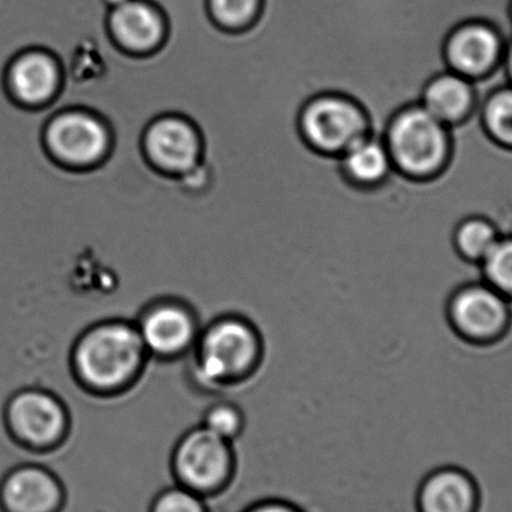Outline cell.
I'll return each mask as SVG.
<instances>
[{
	"instance_id": "d6986e66",
	"label": "cell",
	"mask_w": 512,
	"mask_h": 512,
	"mask_svg": "<svg viewBox=\"0 0 512 512\" xmlns=\"http://www.w3.org/2000/svg\"><path fill=\"white\" fill-rule=\"evenodd\" d=\"M481 120L493 143L512 149V86L496 90L486 99Z\"/></svg>"
},
{
	"instance_id": "7402d4cb",
	"label": "cell",
	"mask_w": 512,
	"mask_h": 512,
	"mask_svg": "<svg viewBox=\"0 0 512 512\" xmlns=\"http://www.w3.org/2000/svg\"><path fill=\"white\" fill-rule=\"evenodd\" d=\"M259 8L261 0H209L213 20L230 30L251 26L258 17Z\"/></svg>"
},
{
	"instance_id": "8fae6325",
	"label": "cell",
	"mask_w": 512,
	"mask_h": 512,
	"mask_svg": "<svg viewBox=\"0 0 512 512\" xmlns=\"http://www.w3.org/2000/svg\"><path fill=\"white\" fill-rule=\"evenodd\" d=\"M137 330L146 351L161 358L185 354L198 334L194 315L177 303H159L147 310Z\"/></svg>"
},
{
	"instance_id": "9c48e42d",
	"label": "cell",
	"mask_w": 512,
	"mask_h": 512,
	"mask_svg": "<svg viewBox=\"0 0 512 512\" xmlns=\"http://www.w3.org/2000/svg\"><path fill=\"white\" fill-rule=\"evenodd\" d=\"M65 489L53 472L26 465L9 472L0 483L3 512H60Z\"/></svg>"
},
{
	"instance_id": "52a82bcc",
	"label": "cell",
	"mask_w": 512,
	"mask_h": 512,
	"mask_svg": "<svg viewBox=\"0 0 512 512\" xmlns=\"http://www.w3.org/2000/svg\"><path fill=\"white\" fill-rule=\"evenodd\" d=\"M147 161L170 176L185 177L201 165V137L194 122L179 113H162L150 122L143 138Z\"/></svg>"
},
{
	"instance_id": "5bb4252c",
	"label": "cell",
	"mask_w": 512,
	"mask_h": 512,
	"mask_svg": "<svg viewBox=\"0 0 512 512\" xmlns=\"http://www.w3.org/2000/svg\"><path fill=\"white\" fill-rule=\"evenodd\" d=\"M417 505L420 512H477L480 492L468 472L436 469L421 483Z\"/></svg>"
},
{
	"instance_id": "3957f363",
	"label": "cell",
	"mask_w": 512,
	"mask_h": 512,
	"mask_svg": "<svg viewBox=\"0 0 512 512\" xmlns=\"http://www.w3.org/2000/svg\"><path fill=\"white\" fill-rule=\"evenodd\" d=\"M170 469L174 484L209 501L233 486L239 460L234 442L200 424L180 436L171 451Z\"/></svg>"
},
{
	"instance_id": "e0dca14e",
	"label": "cell",
	"mask_w": 512,
	"mask_h": 512,
	"mask_svg": "<svg viewBox=\"0 0 512 512\" xmlns=\"http://www.w3.org/2000/svg\"><path fill=\"white\" fill-rule=\"evenodd\" d=\"M56 84V68L42 56L26 57L12 71L15 93L26 102L44 101L54 92Z\"/></svg>"
},
{
	"instance_id": "484cf974",
	"label": "cell",
	"mask_w": 512,
	"mask_h": 512,
	"mask_svg": "<svg viewBox=\"0 0 512 512\" xmlns=\"http://www.w3.org/2000/svg\"><path fill=\"white\" fill-rule=\"evenodd\" d=\"M105 5L108 6V8L113 9L117 8V6L122 5V3L128 2V0H104Z\"/></svg>"
},
{
	"instance_id": "ac0fdd59",
	"label": "cell",
	"mask_w": 512,
	"mask_h": 512,
	"mask_svg": "<svg viewBox=\"0 0 512 512\" xmlns=\"http://www.w3.org/2000/svg\"><path fill=\"white\" fill-rule=\"evenodd\" d=\"M499 237L501 234L495 224L487 221L486 218L474 216L460 222L459 227L454 231V246L457 254L466 261L481 264V261L492 251Z\"/></svg>"
},
{
	"instance_id": "30bf717a",
	"label": "cell",
	"mask_w": 512,
	"mask_h": 512,
	"mask_svg": "<svg viewBox=\"0 0 512 512\" xmlns=\"http://www.w3.org/2000/svg\"><path fill=\"white\" fill-rule=\"evenodd\" d=\"M51 150L63 161L90 165L107 155L110 135L104 123L86 113H68L48 129Z\"/></svg>"
},
{
	"instance_id": "7a4b0ae2",
	"label": "cell",
	"mask_w": 512,
	"mask_h": 512,
	"mask_svg": "<svg viewBox=\"0 0 512 512\" xmlns=\"http://www.w3.org/2000/svg\"><path fill=\"white\" fill-rule=\"evenodd\" d=\"M393 168L412 180H430L447 168L450 131L420 104L399 108L387 123L384 138Z\"/></svg>"
},
{
	"instance_id": "5b68a950",
	"label": "cell",
	"mask_w": 512,
	"mask_h": 512,
	"mask_svg": "<svg viewBox=\"0 0 512 512\" xmlns=\"http://www.w3.org/2000/svg\"><path fill=\"white\" fill-rule=\"evenodd\" d=\"M369 111L346 95L313 96L297 114L304 141L322 155H342L349 146L370 134Z\"/></svg>"
},
{
	"instance_id": "d4e9b609",
	"label": "cell",
	"mask_w": 512,
	"mask_h": 512,
	"mask_svg": "<svg viewBox=\"0 0 512 512\" xmlns=\"http://www.w3.org/2000/svg\"><path fill=\"white\" fill-rule=\"evenodd\" d=\"M507 68L508 72H510L511 78H512V42L510 44V47L507 48Z\"/></svg>"
},
{
	"instance_id": "7c38bea8",
	"label": "cell",
	"mask_w": 512,
	"mask_h": 512,
	"mask_svg": "<svg viewBox=\"0 0 512 512\" xmlns=\"http://www.w3.org/2000/svg\"><path fill=\"white\" fill-rule=\"evenodd\" d=\"M108 29L123 50L134 54L155 51L165 38V18L147 0H128L108 15Z\"/></svg>"
},
{
	"instance_id": "8992f818",
	"label": "cell",
	"mask_w": 512,
	"mask_h": 512,
	"mask_svg": "<svg viewBox=\"0 0 512 512\" xmlns=\"http://www.w3.org/2000/svg\"><path fill=\"white\" fill-rule=\"evenodd\" d=\"M15 441L33 451L60 447L69 435L65 406L47 393L26 391L11 400L6 412Z\"/></svg>"
},
{
	"instance_id": "ba28073f",
	"label": "cell",
	"mask_w": 512,
	"mask_h": 512,
	"mask_svg": "<svg viewBox=\"0 0 512 512\" xmlns=\"http://www.w3.org/2000/svg\"><path fill=\"white\" fill-rule=\"evenodd\" d=\"M508 298L489 283H471L454 292L448 303V318L460 337L472 342H493L510 325Z\"/></svg>"
},
{
	"instance_id": "2e32d148",
	"label": "cell",
	"mask_w": 512,
	"mask_h": 512,
	"mask_svg": "<svg viewBox=\"0 0 512 512\" xmlns=\"http://www.w3.org/2000/svg\"><path fill=\"white\" fill-rule=\"evenodd\" d=\"M340 158L343 174L355 185H378L393 170V162L384 141L370 134L349 146Z\"/></svg>"
},
{
	"instance_id": "ffe728a7",
	"label": "cell",
	"mask_w": 512,
	"mask_h": 512,
	"mask_svg": "<svg viewBox=\"0 0 512 512\" xmlns=\"http://www.w3.org/2000/svg\"><path fill=\"white\" fill-rule=\"evenodd\" d=\"M480 265L486 283L512 300V236L499 237Z\"/></svg>"
},
{
	"instance_id": "603a6c76",
	"label": "cell",
	"mask_w": 512,
	"mask_h": 512,
	"mask_svg": "<svg viewBox=\"0 0 512 512\" xmlns=\"http://www.w3.org/2000/svg\"><path fill=\"white\" fill-rule=\"evenodd\" d=\"M149 512H212L207 499L173 484L161 490L150 502Z\"/></svg>"
},
{
	"instance_id": "6da1fadb",
	"label": "cell",
	"mask_w": 512,
	"mask_h": 512,
	"mask_svg": "<svg viewBox=\"0 0 512 512\" xmlns=\"http://www.w3.org/2000/svg\"><path fill=\"white\" fill-rule=\"evenodd\" d=\"M146 348L137 328L111 322L90 331L75 354L78 376L93 393L116 396L137 382Z\"/></svg>"
},
{
	"instance_id": "4316f807",
	"label": "cell",
	"mask_w": 512,
	"mask_h": 512,
	"mask_svg": "<svg viewBox=\"0 0 512 512\" xmlns=\"http://www.w3.org/2000/svg\"><path fill=\"white\" fill-rule=\"evenodd\" d=\"M511 15H512V3H511Z\"/></svg>"
},
{
	"instance_id": "4fadbf2b",
	"label": "cell",
	"mask_w": 512,
	"mask_h": 512,
	"mask_svg": "<svg viewBox=\"0 0 512 512\" xmlns=\"http://www.w3.org/2000/svg\"><path fill=\"white\" fill-rule=\"evenodd\" d=\"M501 53V39L489 24H462L448 36V63L469 80L489 74Z\"/></svg>"
},
{
	"instance_id": "9a60e30c",
	"label": "cell",
	"mask_w": 512,
	"mask_h": 512,
	"mask_svg": "<svg viewBox=\"0 0 512 512\" xmlns=\"http://www.w3.org/2000/svg\"><path fill=\"white\" fill-rule=\"evenodd\" d=\"M420 105L444 125H459L474 111L477 93L469 78L454 71L444 72L424 84Z\"/></svg>"
},
{
	"instance_id": "cb8c5ba5",
	"label": "cell",
	"mask_w": 512,
	"mask_h": 512,
	"mask_svg": "<svg viewBox=\"0 0 512 512\" xmlns=\"http://www.w3.org/2000/svg\"><path fill=\"white\" fill-rule=\"evenodd\" d=\"M242 512H307L288 499L267 498L259 499L254 504L248 505Z\"/></svg>"
},
{
	"instance_id": "44dd1931",
	"label": "cell",
	"mask_w": 512,
	"mask_h": 512,
	"mask_svg": "<svg viewBox=\"0 0 512 512\" xmlns=\"http://www.w3.org/2000/svg\"><path fill=\"white\" fill-rule=\"evenodd\" d=\"M201 426L227 441L236 442L245 433V412L236 403L222 400L206 409Z\"/></svg>"
},
{
	"instance_id": "277c9868",
	"label": "cell",
	"mask_w": 512,
	"mask_h": 512,
	"mask_svg": "<svg viewBox=\"0 0 512 512\" xmlns=\"http://www.w3.org/2000/svg\"><path fill=\"white\" fill-rule=\"evenodd\" d=\"M259 355L252 325L242 319H219L198 342L195 378L210 390L239 384L254 373Z\"/></svg>"
}]
</instances>
